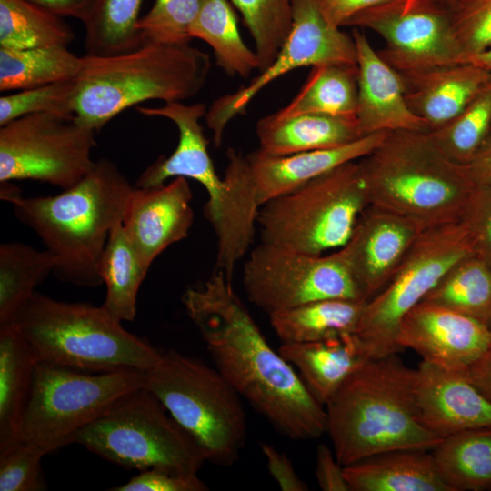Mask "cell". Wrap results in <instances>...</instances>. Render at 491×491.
<instances>
[{
	"instance_id": "cell-1",
	"label": "cell",
	"mask_w": 491,
	"mask_h": 491,
	"mask_svg": "<svg viewBox=\"0 0 491 491\" xmlns=\"http://www.w3.org/2000/svg\"><path fill=\"white\" fill-rule=\"evenodd\" d=\"M182 302L215 367L275 429L294 440L326 432L325 406L268 344L232 279L215 270L204 285L186 289Z\"/></svg>"
},
{
	"instance_id": "cell-2",
	"label": "cell",
	"mask_w": 491,
	"mask_h": 491,
	"mask_svg": "<svg viewBox=\"0 0 491 491\" xmlns=\"http://www.w3.org/2000/svg\"><path fill=\"white\" fill-rule=\"evenodd\" d=\"M1 184V198L55 256L53 273L59 280L85 287L103 284L100 259L134 189L113 162L99 159L81 181L55 195L24 197L11 182Z\"/></svg>"
},
{
	"instance_id": "cell-3",
	"label": "cell",
	"mask_w": 491,
	"mask_h": 491,
	"mask_svg": "<svg viewBox=\"0 0 491 491\" xmlns=\"http://www.w3.org/2000/svg\"><path fill=\"white\" fill-rule=\"evenodd\" d=\"M414 379L398 353L370 358L329 399L326 432L343 466L391 450H431L442 440L419 421Z\"/></svg>"
},
{
	"instance_id": "cell-4",
	"label": "cell",
	"mask_w": 491,
	"mask_h": 491,
	"mask_svg": "<svg viewBox=\"0 0 491 491\" xmlns=\"http://www.w3.org/2000/svg\"><path fill=\"white\" fill-rule=\"evenodd\" d=\"M82 57L73 113L95 131L143 102H183L195 95L211 69L209 55L190 43H145L123 54Z\"/></svg>"
},
{
	"instance_id": "cell-5",
	"label": "cell",
	"mask_w": 491,
	"mask_h": 491,
	"mask_svg": "<svg viewBox=\"0 0 491 491\" xmlns=\"http://www.w3.org/2000/svg\"><path fill=\"white\" fill-rule=\"evenodd\" d=\"M360 164L369 205L424 228L459 221L477 187L428 132H389Z\"/></svg>"
},
{
	"instance_id": "cell-6",
	"label": "cell",
	"mask_w": 491,
	"mask_h": 491,
	"mask_svg": "<svg viewBox=\"0 0 491 491\" xmlns=\"http://www.w3.org/2000/svg\"><path fill=\"white\" fill-rule=\"evenodd\" d=\"M38 361L85 373L147 372L162 352L128 332L102 306L35 292L14 323Z\"/></svg>"
},
{
	"instance_id": "cell-7",
	"label": "cell",
	"mask_w": 491,
	"mask_h": 491,
	"mask_svg": "<svg viewBox=\"0 0 491 491\" xmlns=\"http://www.w3.org/2000/svg\"><path fill=\"white\" fill-rule=\"evenodd\" d=\"M150 390L194 438L205 461L231 466L247 436L242 397L215 368L169 349L145 372Z\"/></svg>"
},
{
	"instance_id": "cell-8",
	"label": "cell",
	"mask_w": 491,
	"mask_h": 491,
	"mask_svg": "<svg viewBox=\"0 0 491 491\" xmlns=\"http://www.w3.org/2000/svg\"><path fill=\"white\" fill-rule=\"evenodd\" d=\"M74 443L126 469L195 476L205 462L194 438L145 386L115 401Z\"/></svg>"
},
{
	"instance_id": "cell-9",
	"label": "cell",
	"mask_w": 491,
	"mask_h": 491,
	"mask_svg": "<svg viewBox=\"0 0 491 491\" xmlns=\"http://www.w3.org/2000/svg\"><path fill=\"white\" fill-rule=\"evenodd\" d=\"M368 205L360 159L348 162L261 205V241L309 254L336 251Z\"/></svg>"
},
{
	"instance_id": "cell-10",
	"label": "cell",
	"mask_w": 491,
	"mask_h": 491,
	"mask_svg": "<svg viewBox=\"0 0 491 491\" xmlns=\"http://www.w3.org/2000/svg\"><path fill=\"white\" fill-rule=\"evenodd\" d=\"M145 382V372L140 370L85 373L38 361L22 442L45 455L73 444L80 430Z\"/></svg>"
},
{
	"instance_id": "cell-11",
	"label": "cell",
	"mask_w": 491,
	"mask_h": 491,
	"mask_svg": "<svg viewBox=\"0 0 491 491\" xmlns=\"http://www.w3.org/2000/svg\"><path fill=\"white\" fill-rule=\"evenodd\" d=\"M475 255L460 221L426 228L389 282L366 302L356 332L367 359L401 352L396 343L403 317L460 260Z\"/></svg>"
},
{
	"instance_id": "cell-12",
	"label": "cell",
	"mask_w": 491,
	"mask_h": 491,
	"mask_svg": "<svg viewBox=\"0 0 491 491\" xmlns=\"http://www.w3.org/2000/svg\"><path fill=\"white\" fill-rule=\"evenodd\" d=\"M95 131L74 113L43 112L0 127V182L36 180L68 189L95 165Z\"/></svg>"
},
{
	"instance_id": "cell-13",
	"label": "cell",
	"mask_w": 491,
	"mask_h": 491,
	"mask_svg": "<svg viewBox=\"0 0 491 491\" xmlns=\"http://www.w3.org/2000/svg\"><path fill=\"white\" fill-rule=\"evenodd\" d=\"M243 285L268 315L324 299L366 301L339 249L309 254L261 241L244 265Z\"/></svg>"
},
{
	"instance_id": "cell-14",
	"label": "cell",
	"mask_w": 491,
	"mask_h": 491,
	"mask_svg": "<svg viewBox=\"0 0 491 491\" xmlns=\"http://www.w3.org/2000/svg\"><path fill=\"white\" fill-rule=\"evenodd\" d=\"M327 64L356 65L352 35L332 25L318 0H293V21L288 36L274 61L248 85L213 102L205 120L219 146L226 125L244 114L257 94L286 74L303 66Z\"/></svg>"
},
{
	"instance_id": "cell-15",
	"label": "cell",
	"mask_w": 491,
	"mask_h": 491,
	"mask_svg": "<svg viewBox=\"0 0 491 491\" xmlns=\"http://www.w3.org/2000/svg\"><path fill=\"white\" fill-rule=\"evenodd\" d=\"M345 25L379 35L385 46L377 52L398 73L466 63L446 13L431 0L410 7L389 0L355 15Z\"/></svg>"
},
{
	"instance_id": "cell-16",
	"label": "cell",
	"mask_w": 491,
	"mask_h": 491,
	"mask_svg": "<svg viewBox=\"0 0 491 491\" xmlns=\"http://www.w3.org/2000/svg\"><path fill=\"white\" fill-rule=\"evenodd\" d=\"M135 108L144 115L172 121L178 130V143L175 151L149 165L138 177L135 186H158L175 177L193 179L207 192L204 214L210 225H214L225 206L227 192L224 178L215 169L207 149L208 142L200 124V119L206 113L205 104L171 102L159 107L137 105Z\"/></svg>"
},
{
	"instance_id": "cell-17",
	"label": "cell",
	"mask_w": 491,
	"mask_h": 491,
	"mask_svg": "<svg viewBox=\"0 0 491 491\" xmlns=\"http://www.w3.org/2000/svg\"><path fill=\"white\" fill-rule=\"evenodd\" d=\"M396 343L422 360L465 372L491 345L490 326L478 319L437 305L421 302L402 319Z\"/></svg>"
},
{
	"instance_id": "cell-18",
	"label": "cell",
	"mask_w": 491,
	"mask_h": 491,
	"mask_svg": "<svg viewBox=\"0 0 491 491\" xmlns=\"http://www.w3.org/2000/svg\"><path fill=\"white\" fill-rule=\"evenodd\" d=\"M425 229L411 219L371 205L362 212L339 251L366 301L389 282Z\"/></svg>"
},
{
	"instance_id": "cell-19",
	"label": "cell",
	"mask_w": 491,
	"mask_h": 491,
	"mask_svg": "<svg viewBox=\"0 0 491 491\" xmlns=\"http://www.w3.org/2000/svg\"><path fill=\"white\" fill-rule=\"evenodd\" d=\"M192 198L185 177L154 187L134 186L122 224L147 270L165 249L188 236L195 218Z\"/></svg>"
},
{
	"instance_id": "cell-20",
	"label": "cell",
	"mask_w": 491,
	"mask_h": 491,
	"mask_svg": "<svg viewBox=\"0 0 491 491\" xmlns=\"http://www.w3.org/2000/svg\"><path fill=\"white\" fill-rule=\"evenodd\" d=\"M414 391L419 421L440 438L491 426V401L460 372L422 360Z\"/></svg>"
},
{
	"instance_id": "cell-21",
	"label": "cell",
	"mask_w": 491,
	"mask_h": 491,
	"mask_svg": "<svg viewBox=\"0 0 491 491\" xmlns=\"http://www.w3.org/2000/svg\"><path fill=\"white\" fill-rule=\"evenodd\" d=\"M352 37L357 67L356 117L362 133L428 132L426 123L406 103L400 74L380 56L358 28L354 29Z\"/></svg>"
},
{
	"instance_id": "cell-22",
	"label": "cell",
	"mask_w": 491,
	"mask_h": 491,
	"mask_svg": "<svg viewBox=\"0 0 491 491\" xmlns=\"http://www.w3.org/2000/svg\"><path fill=\"white\" fill-rule=\"evenodd\" d=\"M388 133L369 134L333 148L286 155H270L257 149L245 155L260 205L289 193L339 165L365 157Z\"/></svg>"
},
{
	"instance_id": "cell-23",
	"label": "cell",
	"mask_w": 491,
	"mask_h": 491,
	"mask_svg": "<svg viewBox=\"0 0 491 491\" xmlns=\"http://www.w3.org/2000/svg\"><path fill=\"white\" fill-rule=\"evenodd\" d=\"M411 111L429 131L456 116L491 82V72L471 63L399 73Z\"/></svg>"
},
{
	"instance_id": "cell-24",
	"label": "cell",
	"mask_w": 491,
	"mask_h": 491,
	"mask_svg": "<svg viewBox=\"0 0 491 491\" xmlns=\"http://www.w3.org/2000/svg\"><path fill=\"white\" fill-rule=\"evenodd\" d=\"M278 352L323 406L367 359L356 334L306 343H282Z\"/></svg>"
},
{
	"instance_id": "cell-25",
	"label": "cell",
	"mask_w": 491,
	"mask_h": 491,
	"mask_svg": "<svg viewBox=\"0 0 491 491\" xmlns=\"http://www.w3.org/2000/svg\"><path fill=\"white\" fill-rule=\"evenodd\" d=\"M364 135L356 116L303 114L278 118L271 114L256 124L258 150L270 155L337 147Z\"/></svg>"
},
{
	"instance_id": "cell-26",
	"label": "cell",
	"mask_w": 491,
	"mask_h": 491,
	"mask_svg": "<svg viewBox=\"0 0 491 491\" xmlns=\"http://www.w3.org/2000/svg\"><path fill=\"white\" fill-rule=\"evenodd\" d=\"M431 450L396 449L344 466L351 491H451Z\"/></svg>"
},
{
	"instance_id": "cell-27",
	"label": "cell",
	"mask_w": 491,
	"mask_h": 491,
	"mask_svg": "<svg viewBox=\"0 0 491 491\" xmlns=\"http://www.w3.org/2000/svg\"><path fill=\"white\" fill-rule=\"evenodd\" d=\"M38 359L15 324L0 326V455L22 443Z\"/></svg>"
},
{
	"instance_id": "cell-28",
	"label": "cell",
	"mask_w": 491,
	"mask_h": 491,
	"mask_svg": "<svg viewBox=\"0 0 491 491\" xmlns=\"http://www.w3.org/2000/svg\"><path fill=\"white\" fill-rule=\"evenodd\" d=\"M223 178L231 193V206L223 222L213 229L217 240L215 270L232 279L236 264L253 242L261 205L249 176L245 155L228 149Z\"/></svg>"
},
{
	"instance_id": "cell-29",
	"label": "cell",
	"mask_w": 491,
	"mask_h": 491,
	"mask_svg": "<svg viewBox=\"0 0 491 491\" xmlns=\"http://www.w3.org/2000/svg\"><path fill=\"white\" fill-rule=\"evenodd\" d=\"M366 301L324 299L269 314L282 343H306L355 334Z\"/></svg>"
},
{
	"instance_id": "cell-30",
	"label": "cell",
	"mask_w": 491,
	"mask_h": 491,
	"mask_svg": "<svg viewBox=\"0 0 491 491\" xmlns=\"http://www.w3.org/2000/svg\"><path fill=\"white\" fill-rule=\"evenodd\" d=\"M431 454L451 491L491 490V426L444 437Z\"/></svg>"
},
{
	"instance_id": "cell-31",
	"label": "cell",
	"mask_w": 491,
	"mask_h": 491,
	"mask_svg": "<svg viewBox=\"0 0 491 491\" xmlns=\"http://www.w3.org/2000/svg\"><path fill=\"white\" fill-rule=\"evenodd\" d=\"M147 272L123 224L117 225L99 263V274L106 287L102 306L115 319H135L138 290Z\"/></svg>"
},
{
	"instance_id": "cell-32",
	"label": "cell",
	"mask_w": 491,
	"mask_h": 491,
	"mask_svg": "<svg viewBox=\"0 0 491 491\" xmlns=\"http://www.w3.org/2000/svg\"><path fill=\"white\" fill-rule=\"evenodd\" d=\"M356 65L327 64L312 66L297 95L273 115L278 118L303 114L356 116Z\"/></svg>"
},
{
	"instance_id": "cell-33",
	"label": "cell",
	"mask_w": 491,
	"mask_h": 491,
	"mask_svg": "<svg viewBox=\"0 0 491 491\" xmlns=\"http://www.w3.org/2000/svg\"><path fill=\"white\" fill-rule=\"evenodd\" d=\"M190 36L205 42L212 48L217 65L231 76L246 78L259 70L256 53L244 42L228 0H202Z\"/></svg>"
},
{
	"instance_id": "cell-34",
	"label": "cell",
	"mask_w": 491,
	"mask_h": 491,
	"mask_svg": "<svg viewBox=\"0 0 491 491\" xmlns=\"http://www.w3.org/2000/svg\"><path fill=\"white\" fill-rule=\"evenodd\" d=\"M82 63L83 57L67 46L0 47V91H19L74 80Z\"/></svg>"
},
{
	"instance_id": "cell-35",
	"label": "cell",
	"mask_w": 491,
	"mask_h": 491,
	"mask_svg": "<svg viewBox=\"0 0 491 491\" xmlns=\"http://www.w3.org/2000/svg\"><path fill=\"white\" fill-rule=\"evenodd\" d=\"M56 266L47 249L37 250L18 242L0 246V326L13 324L35 287Z\"/></svg>"
},
{
	"instance_id": "cell-36",
	"label": "cell",
	"mask_w": 491,
	"mask_h": 491,
	"mask_svg": "<svg viewBox=\"0 0 491 491\" xmlns=\"http://www.w3.org/2000/svg\"><path fill=\"white\" fill-rule=\"evenodd\" d=\"M61 17L27 0H0V47L68 46L75 35Z\"/></svg>"
},
{
	"instance_id": "cell-37",
	"label": "cell",
	"mask_w": 491,
	"mask_h": 491,
	"mask_svg": "<svg viewBox=\"0 0 491 491\" xmlns=\"http://www.w3.org/2000/svg\"><path fill=\"white\" fill-rule=\"evenodd\" d=\"M422 302L487 324L491 316V267L476 255L469 256L454 265Z\"/></svg>"
},
{
	"instance_id": "cell-38",
	"label": "cell",
	"mask_w": 491,
	"mask_h": 491,
	"mask_svg": "<svg viewBox=\"0 0 491 491\" xmlns=\"http://www.w3.org/2000/svg\"><path fill=\"white\" fill-rule=\"evenodd\" d=\"M143 0H94L82 20L88 55L123 54L142 44L136 25Z\"/></svg>"
},
{
	"instance_id": "cell-39",
	"label": "cell",
	"mask_w": 491,
	"mask_h": 491,
	"mask_svg": "<svg viewBox=\"0 0 491 491\" xmlns=\"http://www.w3.org/2000/svg\"><path fill=\"white\" fill-rule=\"evenodd\" d=\"M428 134L449 159L466 165L491 134V82L456 116Z\"/></svg>"
},
{
	"instance_id": "cell-40",
	"label": "cell",
	"mask_w": 491,
	"mask_h": 491,
	"mask_svg": "<svg viewBox=\"0 0 491 491\" xmlns=\"http://www.w3.org/2000/svg\"><path fill=\"white\" fill-rule=\"evenodd\" d=\"M230 1L242 15L253 37L262 71L274 61L290 33L293 0Z\"/></svg>"
},
{
	"instance_id": "cell-41",
	"label": "cell",
	"mask_w": 491,
	"mask_h": 491,
	"mask_svg": "<svg viewBox=\"0 0 491 491\" xmlns=\"http://www.w3.org/2000/svg\"><path fill=\"white\" fill-rule=\"evenodd\" d=\"M202 0H155L137 22L141 44L183 45L190 43V28Z\"/></svg>"
},
{
	"instance_id": "cell-42",
	"label": "cell",
	"mask_w": 491,
	"mask_h": 491,
	"mask_svg": "<svg viewBox=\"0 0 491 491\" xmlns=\"http://www.w3.org/2000/svg\"><path fill=\"white\" fill-rule=\"evenodd\" d=\"M446 13L467 60L491 47V0H431Z\"/></svg>"
},
{
	"instance_id": "cell-43",
	"label": "cell",
	"mask_w": 491,
	"mask_h": 491,
	"mask_svg": "<svg viewBox=\"0 0 491 491\" xmlns=\"http://www.w3.org/2000/svg\"><path fill=\"white\" fill-rule=\"evenodd\" d=\"M74 80L19 90L0 97V126L19 117L43 112L73 113Z\"/></svg>"
},
{
	"instance_id": "cell-44",
	"label": "cell",
	"mask_w": 491,
	"mask_h": 491,
	"mask_svg": "<svg viewBox=\"0 0 491 491\" xmlns=\"http://www.w3.org/2000/svg\"><path fill=\"white\" fill-rule=\"evenodd\" d=\"M45 454L20 443L0 455V491H42L46 489L41 460Z\"/></svg>"
},
{
	"instance_id": "cell-45",
	"label": "cell",
	"mask_w": 491,
	"mask_h": 491,
	"mask_svg": "<svg viewBox=\"0 0 491 491\" xmlns=\"http://www.w3.org/2000/svg\"><path fill=\"white\" fill-rule=\"evenodd\" d=\"M475 255L491 267V187H476L460 217Z\"/></svg>"
},
{
	"instance_id": "cell-46",
	"label": "cell",
	"mask_w": 491,
	"mask_h": 491,
	"mask_svg": "<svg viewBox=\"0 0 491 491\" xmlns=\"http://www.w3.org/2000/svg\"><path fill=\"white\" fill-rule=\"evenodd\" d=\"M207 486L198 477L182 476L159 469L142 470L128 482L111 491H205Z\"/></svg>"
},
{
	"instance_id": "cell-47",
	"label": "cell",
	"mask_w": 491,
	"mask_h": 491,
	"mask_svg": "<svg viewBox=\"0 0 491 491\" xmlns=\"http://www.w3.org/2000/svg\"><path fill=\"white\" fill-rule=\"evenodd\" d=\"M269 474L283 491H306L308 486L296 474L286 455L272 445L260 443Z\"/></svg>"
},
{
	"instance_id": "cell-48",
	"label": "cell",
	"mask_w": 491,
	"mask_h": 491,
	"mask_svg": "<svg viewBox=\"0 0 491 491\" xmlns=\"http://www.w3.org/2000/svg\"><path fill=\"white\" fill-rule=\"evenodd\" d=\"M315 476L323 491H351L345 477L344 466L334 451L325 444L318 445L316 448Z\"/></svg>"
},
{
	"instance_id": "cell-49",
	"label": "cell",
	"mask_w": 491,
	"mask_h": 491,
	"mask_svg": "<svg viewBox=\"0 0 491 491\" xmlns=\"http://www.w3.org/2000/svg\"><path fill=\"white\" fill-rule=\"evenodd\" d=\"M389 0H318L326 19L341 27L355 15Z\"/></svg>"
},
{
	"instance_id": "cell-50",
	"label": "cell",
	"mask_w": 491,
	"mask_h": 491,
	"mask_svg": "<svg viewBox=\"0 0 491 491\" xmlns=\"http://www.w3.org/2000/svg\"><path fill=\"white\" fill-rule=\"evenodd\" d=\"M464 166L476 186L491 187V134L479 151Z\"/></svg>"
},
{
	"instance_id": "cell-51",
	"label": "cell",
	"mask_w": 491,
	"mask_h": 491,
	"mask_svg": "<svg viewBox=\"0 0 491 491\" xmlns=\"http://www.w3.org/2000/svg\"><path fill=\"white\" fill-rule=\"evenodd\" d=\"M462 374L480 393L491 401V345L485 354Z\"/></svg>"
},
{
	"instance_id": "cell-52",
	"label": "cell",
	"mask_w": 491,
	"mask_h": 491,
	"mask_svg": "<svg viewBox=\"0 0 491 491\" xmlns=\"http://www.w3.org/2000/svg\"><path fill=\"white\" fill-rule=\"evenodd\" d=\"M59 16H71L82 21L94 0H27Z\"/></svg>"
},
{
	"instance_id": "cell-53",
	"label": "cell",
	"mask_w": 491,
	"mask_h": 491,
	"mask_svg": "<svg viewBox=\"0 0 491 491\" xmlns=\"http://www.w3.org/2000/svg\"><path fill=\"white\" fill-rule=\"evenodd\" d=\"M467 63L474 64L491 72V47L470 57Z\"/></svg>"
},
{
	"instance_id": "cell-54",
	"label": "cell",
	"mask_w": 491,
	"mask_h": 491,
	"mask_svg": "<svg viewBox=\"0 0 491 491\" xmlns=\"http://www.w3.org/2000/svg\"><path fill=\"white\" fill-rule=\"evenodd\" d=\"M419 0H402L405 7H410L416 5Z\"/></svg>"
},
{
	"instance_id": "cell-55",
	"label": "cell",
	"mask_w": 491,
	"mask_h": 491,
	"mask_svg": "<svg viewBox=\"0 0 491 491\" xmlns=\"http://www.w3.org/2000/svg\"><path fill=\"white\" fill-rule=\"evenodd\" d=\"M487 325H488V326H490V328H491V316H490V318H489V320H488V322H487Z\"/></svg>"
}]
</instances>
